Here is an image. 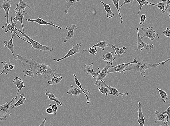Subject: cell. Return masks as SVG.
I'll return each instance as SVG.
<instances>
[{"label":"cell","instance_id":"obj_22","mask_svg":"<svg viewBox=\"0 0 170 126\" xmlns=\"http://www.w3.org/2000/svg\"><path fill=\"white\" fill-rule=\"evenodd\" d=\"M70 89H68V91L66 92L69 95H71L73 96H79L80 94L83 93V91L80 89L76 88L75 87L70 85Z\"/></svg>","mask_w":170,"mask_h":126},{"label":"cell","instance_id":"obj_50","mask_svg":"<svg viewBox=\"0 0 170 126\" xmlns=\"http://www.w3.org/2000/svg\"><path fill=\"white\" fill-rule=\"evenodd\" d=\"M7 119V118H5L3 117H0V121H3L6 120Z\"/></svg>","mask_w":170,"mask_h":126},{"label":"cell","instance_id":"obj_38","mask_svg":"<svg viewBox=\"0 0 170 126\" xmlns=\"http://www.w3.org/2000/svg\"><path fill=\"white\" fill-rule=\"evenodd\" d=\"M137 1L138 2L140 5L139 10L138 13H137V15H139V14L141 13V8L144 5L149 6V2H147V1H141V0H137Z\"/></svg>","mask_w":170,"mask_h":126},{"label":"cell","instance_id":"obj_16","mask_svg":"<svg viewBox=\"0 0 170 126\" xmlns=\"http://www.w3.org/2000/svg\"><path fill=\"white\" fill-rule=\"evenodd\" d=\"M13 83L14 84L17 85V88L18 89L17 95H16V97L15 98V100L16 101L17 100V96L20 91L22 89L25 88V86L24 85L23 79L19 78V77H17L14 79Z\"/></svg>","mask_w":170,"mask_h":126},{"label":"cell","instance_id":"obj_5","mask_svg":"<svg viewBox=\"0 0 170 126\" xmlns=\"http://www.w3.org/2000/svg\"><path fill=\"white\" fill-rule=\"evenodd\" d=\"M112 63L108 61L107 62L106 66L102 69V71H100V69L99 68H98L99 74L97 77L96 80L94 82V84L95 85H98V83L100 82L101 81L104 80L106 78L107 75H108V71L110 67H113L114 66H112Z\"/></svg>","mask_w":170,"mask_h":126},{"label":"cell","instance_id":"obj_17","mask_svg":"<svg viewBox=\"0 0 170 126\" xmlns=\"http://www.w3.org/2000/svg\"><path fill=\"white\" fill-rule=\"evenodd\" d=\"M15 17L13 19V21L15 23H17V21H19L21 22L22 28H23V33H25L23 24V20L24 19V16L27 14V13L24 12L23 11H21L16 13Z\"/></svg>","mask_w":170,"mask_h":126},{"label":"cell","instance_id":"obj_18","mask_svg":"<svg viewBox=\"0 0 170 126\" xmlns=\"http://www.w3.org/2000/svg\"><path fill=\"white\" fill-rule=\"evenodd\" d=\"M138 111L137 112V113L138 114L137 122L139 124V126H144L145 122V118L143 115L142 112V108H141V104L140 101H138Z\"/></svg>","mask_w":170,"mask_h":126},{"label":"cell","instance_id":"obj_31","mask_svg":"<svg viewBox=\"0 0 170 126\" xmlns=\"http://www.w3.org/2000/svg\"><path fill=\"white\" fill-rule=\"evenodd\" d=\"M157 4H153L149 2V6L153 5L157 7L159 9L161 10V11L164 10L165 8V6L167 4L166 0H163L160 3L159 1L157 2Z\"/></svg>","mask_w":170,"mask_h":126},{"label":"cell","instance_id":"obj_12","mask_svg":"<svg viewBox=\"0 0 170 126\" xmlns=\"http://www.w3.org/2000/svg\"><path fill=\"white\" fill-rule=\"evenodd\" d=\"M11 1L10 0H4L2 4L0 6V9H3L6 13L5 18L6 22L5 26H7L9 23V13L11 9Z\"/></svg>","mask_w":170,"mask_h":126},{"label":"cell","instance_id":"obj_52","mask_svg":"<svg viewBox=\"0 0 170 126\" xmlns=\"http://www.w3.org/2000/svg\"><path fill=\"white\" fill-rule=\"evenodd\" d=\"M169 17L170 18V12L169 13Z\"/></svg>","mask_w":170,"mask_h":126},{"label":"cell","instance_id":"obj_10","mask_svg":"<svg viewBox=\"0 0 170 126\" xmlns=\"http://www.w3.org/2000/svg\"><path fill=\"white\" fill-rule=\"evenodd\" d=\"M137 63V61L134 59L133 61L129 62L126 63H121L117 65L116 66H114L113 67H111L109 69L108 73L119 72L122 73V72L124 69L129 64H136Z\"/></svg>","mask_w":170,"mask_h":126},{"label":"cell","instance_id":"obj_39","mask_svg":"<svg viewBox=\"0 0 170 126\" xmlns=\"http://www.w3.org/2000/svg\"><path fill=\"white\" fill-rule=\"evenodd\" d=\"M88 52L90 53L91 55H96L97 54V52H98V49H97V47H94V48H91L90 47V48L88 49L87 50H83V53H84V52Z\"/></svg>","mask_w":170,"mask_h":126},{"label":"cell","instance_id":"obj_15","mask_svg":"<svg viewBox=\"0 0 170 126\" xmlns=\"http://www.w3.org/2000/svg\"><path fill=\"white\" fill-rule=\"evenodd\" d=\"M65 29L68 30V33L65 38H64V43H65L67 42L69 40L72 38L74 37V30L75 29H76L77 30H78V29L77 27L76 24H72L71 27H70V26H67L65 27Z\"/></svg>","mask_w":170,"mask_h":126},{"label":"cell","instance_id":"obj_4","mask_svg":"<svg viewBox=\"0 0 170 126\" xmlns=\"http://www.w3.org/2000/svg\"><path fill=\"white\" fill-rule=\"evenodd\" d=\"M153 27H151L145 28L139 27L140 29L144 32V35L141 37V39L147 37L150 39L152 41L159 39V36L158 33L156 31L153 30Z\"/></svg>","mask_w":170,"mask_h":126},{"label":"cell","instance_id":"obj_25","mask_svg":"<svg viewBox=\"0 0 170 126\" xmlns=\"http://www.w3.org/2000/svg\"><path fill=\"white\" fill-rule=\"evenodd\" d=\"M45 94L46 97H47V98L49 99L50 100L54 101L56 103H58L60 106H62L63 104L62 103L60 102L59 99L56 98L53 93H50L49 91L46 90Z\"/></svg>","mask_w":170,"mask_h":126},{"label":"cell","instance_id":"obj_26","mask_svg":"<svg viewBox=\"0 0 170 126\" xmlns=\"http://www.w3.org/2000/svg\"><path fill=\"white\" fill-rule=\"evenodd\" d=\"M111 48L114 49L115 51L114 55H116L117 54L118 55V58L120 60V56L122 55L123 54H126V48L125 47H123L121 48H117L114 45H112Z\"/></svg>","mask_w":170,"mask_h":126},{"label":"cell","instance_id":"obj_20","mask_svg":"<svg viewBox=\"0 0 170 126\" xmlns=\"http://www.w3.org/2000/svg\"><path fill=\"white\" fill-rule=\"evenodd\" d=\"M73 75L74 77V81L76 85H77L80 89H81L83 92L84 93V95L86 96L87 99V104L90 103V97H89L88 96V95H90L91 94V92L89 91L85 90V89L83 88L80 82H79L78 79L77 78L75 74H74Z\"/></svg>","mask_w":170,"mask_h":126},{"label":"cell","instance_id":"obj_51","mask_svg":"<svg viewBox=\"0 0 170 126\" xmlns=\"http://www.w3.org/2000/svg\"><path fill=\"white\" fill-rule=\"evenodd\" d=\"M170 60V58L168 59H167L165 61L162 62V64H164L165 63H167Z\"/></svg>","mask_w":170,"mask_h":126},{"label":"cell","instance_id":"obj_19","mask_svg":"<svg viewBox=\"0 0 170 126\" xmlns=\"http://www.w3.org/2000/svg\"><path fill=\"white\" fill-rule=\"evenodd\" d=\"M15 33H14L13 34V35H12V37L11 39L9 40V41H5L4 42V43H5V47L6 48H8L9 49L10 51L12 54L13 55V56L14 58V60L17 58V55H15L14 53V45L13 42V38L15 36Z\"/></svg>","mask_w":170,"mask_h":126},{"label":"cell","instance_id":"obj_45","mask_svg":"<svg viewBox=\"0 0 170 126\" xmlns=\"http://www.w3.org/2000/svg\"><path fill=\"white\" fill-rule=\"evenodd\" d=\"M164 114H166L168 115V117L169 118H170V107L168 108L163 113Z\"/></svg>","mask_w":170,"mask_h":126},{"label":"cell","instance_id":"obj_6","mask_svg":"<svg viewBox=\"0 0 170 126\" xmlns=\"http://www.w3.org/2000/svg\"><path fill=\"white\" fill-rule=\"evenodd\" d=\"M137 48L135 51H138L139 50L142 51L143 48L145 50H151L153 48L154 45L153 44L149 43H145L144 42L141 37L140 36L139 34V29L137 28Z\"/></svg>","mask_w":170,"mask_h":126},{"label":"cell","instance_id":"obj_1","mask_svg":"<svg viewBox=\"0 0 170 126\" xmlns=\"http://www.w3.org/2000/svg\"><path fill=\"white\" fill-rule=\"evenodd\" d=\"M17 58L14 60H20L23 66H29L31 69H34L37 70V72L36 74L38 76L41 75L46 76H53L56 75L60 77V75H61V74H57L56 72V69L52 70L50 68L49 66L46 63H42L36 62L31 59L32 57L28 58L19 54L17 55Z\"/></svg>","mask_w":170,"mask_h":126},{"label":"cell","instance_id":"obj_53","mask_svg":"<svg viewBox=\"0 0 170 126\" xmlns=\"http://www.w3.org/2000/svg\"></svg>","mask_w":170,"mask_h":126},{"label":"cell","instance_id":"obj_30","mask_svg":"<svg viewBox=\"0 0 170 126\" xmlns=\"http://www.w3.org/2000/svg\"><path fill=\"white\" fill-rule=\"evenodd\" d=\"M110 45V44L106 41L101 42L100 40H99L98 43L92 46L91 48H94V47H98L99 48L102 49V50L104 51L105 47H108Z\"/></svg>","mask_w":170,"mask_h":126},{"label":"cell","instance_id":"obj_48","mask_svg":"<svg viewBox=\"0 0 170 126\" xmlns=\"http://www.w3.org/2000/svg\"><path fill=\"white\" fill-rule=\"evenodd\" d=\"M15 64H11L9 65V68L10 70H13L15 68Z\"/></svg>","mask_w":170,"mask_h":126},{"label":"cell","instance_id":"obj_46","mask_svg":"<svg viewBox=\"0 0 170 126\" xmlns=\"http://www.w3.org/2000/svg\"><path fill=\"white\" fill-rule=\"evenodd\" d=\"M160 126H169V118L168 116L167 117L166 122L164 123L163 122H162V125Z\"/></svg>","mask_w":170,"mask_h":126},{"label":"cell","instance_id":"obj_49","mask_svg":"<svg viewBox=\"0 0 170 126\" xmlns=\"http://www.w3.org/2000/svg\"><path fill=\"white\" fill-rule=\"evenodd\" d=\"M46 120V118H45V119L44 120V121L42 122L40 124V125L39 126H44L45 125V123Z\"/></svg>","mask_w":170,"mask_h":126},{"label":"cell","instance_id":"obj_3","mask_svg":"<svg viewBox=\"0 0 170 126\" xmlns=\"http://www.w3.org/2000/svg\"><path fill=\"white\" fill-rule=\"evenodd\" d=\"M16 31L19 32L22 34L23 37H25L28 39L31 44V47L33 49L37 50L40 51H50L52 52L54 50V48L50 47H48L46 46L42 45L37 41L32 39L29 36H28L26 34L23 33L21 30L17 29L16 28Z\"/></svg>","mask_w":170,"mask_h":126},{"label":"cell","instance_id":"obj_29","mask_svg":"<svg viewBox=\"0 0 170 126\" xmlns=\"http://www.w3.org/2000/svg\"><path fill=\"white\" fill-rule=\"evenodd\" d=\"M114 52V51L112 52L106 53V54L102 55V59L105 61H108L110 60L111 63H113V61L116 59V58L112 55V54Z\"/></svg>","mask_w":170,"mask_h":126},{"label":"cell","instance_id":"obj_9","mask_svg":"<svg viewBox=\"0 0 170 126\" xmlns=\"http://www.w3.org/2000/svg\"><path fill=\"white\" fill-rule=\"evenodd\" d=\"M99 85L100 86H103L107 87L109 89L110 92V95H112L114 97H118L119 95L122 96H127L129 95V93L128 92H126L125 93H121L119 92L118 90L114 87H113L109 86V85H107L106 83H105V81L102 80L99 83Z\"/></svg>","mask_w":170,"mask_h":126},{"label":"cell","instance_id":"obj_27","mask_svg":"<svg viewBox=\"0 0 170 126\" xmlns=\"http://www.w3.org/2000/svg\"><path fill=\"white\" fill-rule=\"evenodd\" d=\"M1 63L3 65V68H2L3 70L2 71L0 75H2V74H5L6 75H7L8 73L11 71V70H10L9 68V65L11 64L9 59L7 62H1Z\"/></svg>","mask_w":170,"mask_h":126},{"label":"cell","instance_id":"obj_47","mask_svg":"<svg viewBox=\"0 0 170 126\" xmlns=\"http://www.w3.org/2000/svg\"><path fill=\"white\" fill-rule=\"evenodd\" d=\"M46 112L48 114H54L53 110L51 108H48L46 110Z\"/></svg>","mask_w":170,"mask_h":126},{"label":"cell","instance_id":"obj_24","mask_svg":"<svg viewBox=\"0 0 170 126\" xmlns=\"http://www.w3.org/2000/svg\"><path fill=\"white\" fill-rule=\"evenodd\" d=\"M156 114L155 123L157 124L158 121H161L163 122L164 123H165V120L166 118H167L168 116L166 114H164L163 113L159 112L157 110L155 112Z\"/></svg>","mask_w":170,"mask_h":126},{"label":"cell","instance_id":"obj_34","mask_svg":"<svg viewBox=\"0 0 170 126\" xmlns=\"http://www.w3.org/2000/svg\"><path fill=\"white\" fill-rule=\"evenodd\" d=\"M157 89L159 91L160 96L161 97L163 102H165L167 100L168 98L167 93L164 91L159 88H157Z\"/></svg>","mask_w":170,"mask_h":126},{"label":"cell","instance_id":"obj_11","mask_svg":"<svg viewBox=\"0 0 170 126\" xmlns=\"http://www.w3.org/2000/svg\"><path fill=\"white\" fill-rule=\"evenodd\" d=\"M15 101V98H13L9 102L6 103L5 104L0 105V114H2L3 117L5 118L8 119L9 117H7L6 114H9V116H11V114L10 112V107L11 104L13 101Z\"/></svg>","mask_w":170,"mask_h":126},{"label":"cell","instance_id":"obj_43","mask_svg":"<svg viewBox=\"0 0 170 126\" xmlns=\"http://www.w3.org/2000/svg\"><path fill=\"white\" fill-rule=\"evenodd\" d=\"M163 34L166 37L170 38V29L169 28H167L164 30Z\"/></svg>","mask_w":170,"mask_h":126},{"label":"cell","instance_id":"obj_36","mask_svg":"<svg viewBox=\"0 0 170 126\" xmlns=\"http://www.w3.org/2000/svg\"><path fill=\"white\" fill-rule=\"evenodd\" d=\"M119 1H120V0H112V1L113 3L114 4L115 7H116L117 10L118 11L119 15L121 19V24H122L123 23V22L122 16L121 15L120 12L119 11V8L118 5Z\"/></svg>","mask_w":170,"mask_h":126},{"label":"cell","instance_id":"obj_33","mask_svg":"<svg viewBox=\"0 0 170 126\" xmlns=\"http://www.w3.org/2000/svg\"><path fill=\"white\" fill-rule=\"evenodd\" d=\"M63 78L62 76L60 77H56L55 76H53L51 80L48 81V84L52 85H55L60 83L61 80H62Z\"/></svg>","mask_w":170,"mask_h":126},{"label":"cell","instance_id":"obj_7","mask_svg":"<svg viewBox=\"0 0 170 126\" xmlns=\"http://www.w3.org/2000/svg\"><path fill=\"white\" fill-rule=\"evenodd\" d=\"M11 22H10V23L8 24L7 26H2V29H5V32H6V33H7V32L9 31H10L11 33L12 34H13V32H14V33H15L16 34V35H17V37L20 39H21L23 40V41L28 43V44H29L31 47V44L29 41H27V40L23 39L21 38L19 35H18L17 32V31H16L15 28V26L16 24H17V23H15V22H14L13 21V18H12V17H11Z\"/></svg>","mask_w":170,"mask_h":126},{"label":"cell","instance_id":"obj_40","mask_svg":"<svg viewBox=\"0 0 170 126\" xmlns=\"http://www.w3.org/2000/svg\"><path fill=\"white\" fill-rule=\"evenodd\" d=\"M58 103H56L54 105H52L50 104L49 106L50 108L53 110L54 115H56V113H57V111L58 110Z\"/></svg>","mask_w":170,"mask_h":126},{"label":"cell","instance_id":"obj_37","mask_svg":"<svg viewBox=\"0 0 170 126\" xmlns=\"http://www.w3.org/2000/svg\"><path fill=\"white\" fill-rule=\"evenodd\" d=\"M24 73V76H29L31 78L34 79V73L33 71L31 69H24L23 71Z\"/></svg>","mask_w":170,"mask_h":126},{"label":"cell","instance_id":"obj_21","mask_svg":"<svg viewBox=\"0 0 170 126\" xmlns=\"http://www.w3.org/2000/svg\"><path fill=\"white\" fill-rule=\"evenodd\" d=\"M28 8V9H30L31 8L29 5H27V3L25 1L20 0L19 2L17 5V7L14 10V12L15 13L21 11H23L25 12V9L26 8Z\"/></svg>","mask_w":170,"mask_h":126},{"label":"cell","instance_id":"obj_14","mask_svg":"<svg viewBox=\"0 0 170 126\" xmlns=\"http://www.w3.org/2000/svg\"><path fill=\"white\" fill-rule=\"evenodd\" d=\"M26 21L28 22H34L36 23H37L38 24L41 25H50L54 27H56L59 29H62V28L56 25V24H53V22H51V23H49L46 22L44 20L42 19L41 17H39L37 19H26Z\"/></svg>","mask_w":170,"mask_h":126},{"label":"cell","instance_id":"obj_44","mask_svg":"<svg viewBox=\"0 0 170 126\" xmlns=\"http://www.w3.org/2000/svg\"><path fill=\"white\" fill-rule=\"evenodd\" d=\"M133 1H134L133 0H125L122 5L119 7V9H120L121 7H122L123 6L125 5V4L132 3Z\"/></svg>","mask_w":170,"mask_h":126},{"label":"cell","instance_id":"obj_2","mask_svg":"<svg viewBox=\"0 0 170 126\" xmlns=\"http://www.w3.org/2000/svg\"><path fill=\"white\" fill-rule=\"evenodd\" d=\"M135 59L137 62L136 64H131L128 65L124 70L123 71L122 73L126 71H128L137 72L140 73L141 76L143 78H145V71L147 69L151 68H154L159 66L160 64H162V63H158L151 64L145 60H141L139 58H135Z\"/></svg>","mask_w":170,"mask_h":126},{"label":"cell","instance_id":"obj_42","mask_svg":"<svg viewBox=\"0 0 170 126\" xmlns=\"http://www.w3.org/2000/svg\"><path fill=\"white\" fill-rule=\"evenodd\" d=\"M167 5L166 7L165 8L164 10L161 11V12L162 13L164 14L165 13L166 11L167 10L169 9L168 11V13H169L170 11V0H167Z\"/></svg>","mask_w":170,"mask_h":126},{"label":"cell","instance_id":"obj_41","mask_svg":"<svg viewBox=\"0 0 170 126\" xmlns=\"http://www.w3.org/2000/svg\"><path fill=\"white\" fill-rule=\"evenodd\" d=\"M147 17L145 14H142L141 16V20L139 24L141 25H144L145 22L146 20Z\"/></svg>","mask_w":170,"mask_h":126},{"label":"cell","instance_id":"obj_13","mask_svg":"<svg viewBox=\"0 0 170 126\" xmlns=\"http://www.w3.org/2000/svg\"><path fill=\"white\" fill-rule=\"evenodd\" d=\"M84 68V71L87 74L90 75L94 79L97 78L99 74V72L94 71L93 63H91L88 65L87 64L84 65L82 68Z\"/></svg>","mask_w":170,"mask_h":126},{"label":"cell","instance_id":"obj_35","mask_svg":"<svg viewBox=\"0 0 170 126\" xmlns=\"http://www.w3.org/2000/svg\"><path fill=\"white\" fill-rule=\"evenodd\" d=\"M99 92L102 94L106 95V96H108V95H110V92L109 89L106 87L100 86L98 87Z\"/></svg>","mask_w":170,"mask_h":126},{"label":"cell","instance_id":"obj_23","mask_svg":"<svg viewBox=\"0 0 170 126\" xmlns=\"http://www.w3.org/2000/svg\"><path fill=\"white\" fill-rule=\"evenodd\" d=\"M100 2L104 6L105 11L106 12V15L107 18L110 19L114 17V14L113 13L111 10L110 6L112 5V3L109 4H106L102 1H100Z\"/></svg>","mask_w":170,"mask_h":126},{"label":"cell","instance_id":"obj_8","mask_svg":"<svg viewBox=\"0 0 170 126\" xmlns=\"http://www.w3.org/2000/svg\"><path fill=\"white\" fill-rule=\"evenodd\" d=\"M82 45V43H81L73 45L72 46V47L71 49L69 51L68 54L66 55L64 57L58 59H54L53 60L56 61V62H59L60 61L64 59L69 57L70 56L74 55L76 53H79L81 51L80 50H79L80 47Z\"/></svg>","mask_w":170,"mask_h":126},{"label":"cell","instance_id":"obj_28","mask_svg":"<svg viewBox=\"0 0 170 126\" xmlns=\"http://www.w3.org/2000/svg\"><path fill=\"white\" fill-rule=\"evenodd\" d=\"M24 96H25V94H21V95H20L21 97H20V99L19 100L17 101V102L14 104L11 105L10 107L11 109H13L15 108L18 107L22 105H24V102H25V101L27 100L25 97H24Z\"/></svg>","mask_w":170,"mask_h":126},{"label":"cell","instance_id":"obj_32","mask_svg":"<svg viewBox=\"0 0 170 126\" xmlns=\"http://www.w3.org/2000/svg\"><path fill=\"white\" fill-rule=\"evenodd\" d=\"M66 2L67 5L65 10L64 11L65 14H68V11L69 9L72 6H74L76 5L77 2H79V0H73V1H70V0H65Z\"/></svg>","mask_w":170,"mask_h":126}]
</instances>
